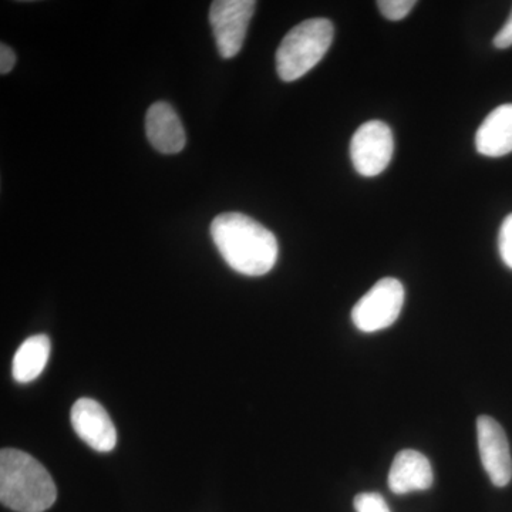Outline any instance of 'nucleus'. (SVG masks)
<instances>
[{
    "instance_id": "39448f33",
    "label": "nucleus",
    "mask_w": 512,
    "mask_h": 512,
    "mask_svg": "<svg viewBox=\"0 0 512 512\" xmlns=\"http://www.w3.org/2000/svg\"><path fill=\"white\" fill-rule=\"evenodd\" d=\"M254 0H215L210 9L212 33L218 52L224 59H232L241 52L247 37L248 25L254 16Z\"/></svg>"
},
{
    "instance_id": "7ed1b4c3",
    "label": "nucleus",
    "mask_w": 512,
    "mask_h": 512,
    "mask_svg": "<svg viewBox=\"0 0 512 512\" xmlns=\"http://www.w3.org/2000/svg\"><path fill=\"white\" fill-rule=\"evenodd\" d=\"M335 36L333 23L313 18L299 23L285 36L276 52V70L284 82H295L328 53Z\"/></svg>"
},
{
    "instance_id": "9b49d317",
    "label": "nucleus",
    "mask_w": 512,
    "mask_h": 512,
    "mask_svg": "<svg viewBox=\"0 0 512 512\" xmlns=\"http://www.w3.org/2000/svg\"><path fill=\"white\" fill-rule=\"evenodd\" d=\"M476 147L485 157L512 153V104H504L488 114L478 128Z\"/></svg>"
},
{
    "instance_id": "dca6fc26",
    "label": "nucleus",
    "mask_w": 512,
    "mask_h": 512,
    "mask_svg": "<svg viewBox=\"0 0 512 512\" xmlns=\"http://www.w3.org/2000/svg\"><path fill=\"white\" fill-rule=\"evenodd\" d=\"M16 64V55L12 49L5 43L0 45V73L8 74L12 72Z\"/></svg>"
},
{
    "instance_id": "6e6552de",
    "label": "nucleus",
    "mask_w": 512,
    "mask_h": 512,
    "mask_svg": "<svg viewBox=\"0 0 512 512\" xmlns=\"http://www.w3.org/2000/svg\"><path fill=\"white\" fill-rule=\"evenodd\" d=\"M72 426L77 436L93 450L107 453L116 447V426L96 400L83 397L73 404Z\"/></svg>"
},
{
    "instance_id": "f3484780",
    "label": "nucleus",
    "mask_w": 512,
    "mask_h": 512,
    "mask_svg": "<svg viewBox=\"0 0 512 512\" xmlns=\"http://www.w3.org/2000/svg\"><path fill=\"white\" fill-rule=\"evenodd\" d=\"M494 46L498 49H507V47L512 46V12L503 29L494 37Z\"/></svg>"
},
{
    "instance_id": "423d86ee",
    "label": "nucleus",
    "mask_w": 512,
    "mask_h": 512,
    "mask_svg": "<svg viewBox=\"0 0 512 512\" xmlns=\"http://www.w3.org/2000/svg\"><path fill=\"white\" fill-rule=\"evenodd\" d=\"M394 153L393 133L383 121H367L357 128L350 144V157L357 173L376 177L386 170Z\"/></svg>"
},
{
    "instance_id": "2eb2a0df",
    "label": "nucleus",
    "mask_w": 512,
    "mask_h": 512,
    "mask_svg": "<svg viewBox=\"0 0 512 512\" xmlns=\"http://www.w3.org/2000/svg\"><path fill=\"white\" fill-rule=\"evenodd\" d=\"M498 248H500L504 264L512 269V214L508 215L501 225Z\"/></svg>"
},
{
    "instance_id": "f8f14e48",
    "label": "nucleus",
    "mask_w": 512,
    "mask_h": 512,
    "mask_svg": "<svg viewBox=\"0 0 512 512\" xmlns=\"http://www.w3.org/2000/svg\"><path fill=\"white\" fill-rule=\"evenodd\" d=\"M50 339L46 335L28 338L13 357L12 373L18 383H30L42 375L49 360Z\"/></svg>"
},
{
    "instance_id": "9d476101",
    "label": "nucleus",
    "mask_w": 512,
    "mask_h": 512,
    "mask_svg": "<svg viewBox=\"0 0 512 512\" xmlns=\"http://www.w3.org/2000/svg\"><path fill=\"white\" fill-rule=\"evenodd\" d=\"M433 478L429 458L416 450H403L394 457L389 473V488L397 495L426 491L433 484Z\"/></svg>"
},
{
    "instance_id": "1a4fd4ad",
    "label": "nucleus",
    "mask_w": 512,
    "mask_h": 512,
    "mask_svg": "<svg viewBox=\"0 0 512 512\" xmlns=\"http://www.w3.org/2000/svg\"><path fill=\"white\" fill-rule=\"evenodd\" d=\"M146 133L151 146L161 154H178L187 144V136L180 117L173 106L158 101L147 111Z\"/></svg>"
},
{
    "instance_id": "ddd939ff",
    "label": "nucleus",
    "mask_w": 512,
    "mask_h": 512,
    "mask_svg": "<svg viewBox=\"0 0 512 512\" xmlns=\"http://www.w3.org/2000/svg\"><path fill=\"white\" fill-rule=\"evenodd\" d=\"M384 18L389 20H402L412 12L416 2L414 0H380L377 2Z\"/></svg>"
},
{
    "instance_id": "20e7f679",
    "label": "nucleus",
    "mask_w": 512,
    "mask_h": 512,
    "mask_svg": "<svg viewBox=\"0 0 512 512\" xmlns=\"http://www.w3.org/2000/svg\"><path fill=\"white\" fill-rule=\"evenodd\" d=\"M404 286L394 278L380 279L369 292L356 303L352 320L357 329L365 333L389 328L402 312Z\"/></svg>"
},
{
    "instance_id": "0eeeda50",
    "label": "nucleus",
    "mask_w": 512,
    "mask_h": 512,
    "mask_svg": "<svg viewBox=\"0 0 512 512\" xmlns=\"http://www.w3.org/2000/svg\"><path fill=\"white\" fill-rule=\"evenodd\" d=\"M477 439L481 463L491 483L495 487H505L510 484L512 478L510 444L501 424L490 416L478 417Z\"/></svg>"
},
{
    "instance_id": "f257e3e1",
    "label": "nucleus",
    "mask_w": 512,
    "mask_h": 512,
    "mask_svg": "<svg viewBox=\"0 0 512 512\" xmlns=\"http://www.w3.org/2000/svg\"><path fill=\"white\" fill-rule=\"evenodd\" d=\"M211 237L225 262L239 274L266 275L278 261V239L248 215H218L211 224Z\"/></svg>"
},
{
    "instance_id": "4468645a",
    "label": "nucleus",
    "mask_w": 512,
    "mask_h": 512,
    "mask_svg": "<svg viewBox=\"0 0 512 512\" xmlns=\"http://www.w3.org/2000/svg\"><path fill=\"white\" fill-rule=\"evenodd\" d=\"M353 505L356 512H392L383 495L379 493L357 494Z\"/></svg>"
},
{
    "instance_id": "f03ea898",
    "label": "nucleus",
    "mask_w": 512,
    "mask_h": 512,
    "mask_svg": "<svg viewBox=\"0 0 512 512\" xmlns=\"http://www.w3.org/2000/svg\"><path fill=\"white\" fill-rule=\"evenodd\" d=\"M57 488L36 458L3 448L0 453V501L16 512H45L55 504Z\"/></svg>"
}]
</instances>
